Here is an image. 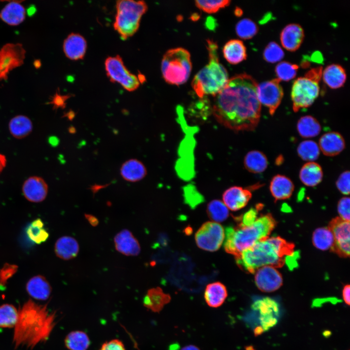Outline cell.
I'll use <instances>...</instances> for the list:
<instances>
[{
	"label": "cell",
	"mask_w": 350,
	"mask_h": 350,
	"mask_svg": "<svg viewBox=\"0 0 350 350\" xmlns=\"http://www.w3.org/2000/svg\"><path fill=\"white\" fill-rule=\"evenodd\" d=\"M323 334L326 337H328L331 335V332L330 331H325L323 332Z\"/></svg>",
	"instance_id": "obj_58"
},
{
	"label": "cell",
	"mask_w": 350,
	"mask_h": 350,
	"mask_svg": "<svg viewBox=\"0 0 350 350\" xmlns=\"http://www.w3.org/2000/svg\"><path fill=\"white\" fill-rule=\"evenodd\" d=\"M342 297L345 303L348 306L350 304V286L345 285L342 290Z\"/></svg>",
	"instance_id": "obj_51"
},
{
	"label": "cell",
	"mask_w": 350,
	"mask_h": 350,
	"mask_svg": "<svg viewBox=\"0 0 350 350\" xmlns=\"http://www.w3.org/2000/svg\"><path fill=\"white\" fill-rule=\"evenodd\" d=\"M322 73V67L313 68L294 81L291 94L294 112L311 106L317 98Z\"/></svg>",
	"instance_id": "obj_8"
},
{
	"label": "cell",
	"mask_w": 350,
	"mask_h": 350,
	"mask_svg": "<svg viewBox=\"0 0 350 350\" xmlns=\"http://www.w3.org/2000/svg\"><path fill=\"white\" fill-rule=\"evenodd\" d=\"M328 227L332 232L334 239V244L331 250L337 254L340 257H349L350 249V221L344 220L340 217H337L332 220Z\"/></svg>",
	"instance_id": "obj_13"
},
{
	"label": "cell",
	"mask_w": 350,
	"mask_h": 350,
	"mask_svg": "<svg viewBox=\"0 0 350 350\" xmlns=\"http://www.w3.org/2000/svg\"><path fill=\"white\" fill-rule=\"evenodd\" d=\"M8 128L10 134L14 138L23 139L32 131L33 123L31 119L24 115H18L12 118L9 122Z\"/></svg>",
	"instance_id": "obj_32"
},
{
	"label": "cell",
	"mask_w": 350,
	"mask_h": 350,
	"mask_svg": "<svg viewBox=\"0 0 350 350\" xmlns=\"http://www.w3.org/2000/svg\"><path fill=\"white\" fill-rule=\"evenodd\" d=\"M180 350H200V349L194 345H188L184 347Z\"/></svg>",
	"instance_id": "obj_56"
},
{
	"label": "cell",
	"mask_w": 350,
	"mask_h": 350,
	"mask_svg": "<svg viewBox=\"0 0 350 350\" xmlns=\"http://www.w3.org/2000/svg\"><path fill=\"white\" fill-rule=\"evenodd\" d=\"M186 191V190H185ZM186 191L185 192V199L188 204L191 207H194L199 204L202 200V196L195 191Z\"/></svg>",
	"instance_id": "obj_49"
},
{
	"label": "cell",
	"mask_w": 350,
	"mask_h": 350,
	"mask_svg": "<svg viewBox=\"0 0 350 350\" xmlns=\"http://www.w3.org/2000/svg\"><path fill=\"white\" fill-rule=\"evenodd\" d=\"M190 52L182 48L167 51L161 61V70L165 81L172 85H180L188 79L192 70Z\"/></svg>",
	"instance_id": "obj_7"
},
{
	"label": "cell",
	"mask_w": 350,
	"mask_h": 350,
	"mask_svg": "<svg viewBox=\"0 0 350 350\" xmlns=\"http://www.w3.org/2000/svg\"><path fill=\"white\" fill-rule=\"evenodd\" d=\"M227 296L226 287L219 281L208 284L204 292V298L207 304L212 308L221 306L224 303Z\"/></svg>",
	"instance_id": "obj_26"
},
{
	"label": "cell",
	"mask_w": 350,
	"mask_h": 350,
	"mask_svg": "<svg viewBox=\"0 0 350 350\" xmlns=\"http://www.w3.org/2000/svg\"><path fill=\"white\" fill-rule=\"evenodd\" d=\"M114 241L116 249L124 255L135 256L140 252L138 241L129 230L121 231L116 235Z\"/></svg>",
	"instance_id": "obj_18"
},
{
	"label": "cell",
	"mask_w": 350,
	"mask_h": 350,
	"mask_svg": "<svg viewBox=\"0 0 350 350\" xmlns=\"http://www.w3.org/2000/svg\"><path fill=\"white\" fill-rule=\"evenodd\" d=\"M228 0H195V5L203 11L208 13H214L220 9L224 8L230 4Z\"/></svg>",
	"instance_id": "obj_43"
},
{
	"label": "cell",
	"mask_w": 350,
	"mask_h": 350,
	"mask_svg": "<svg viewBox=\"0 0 350 350\" xmlns=\"http://www.w3.org/2000/svg\"><path fill=\"white\" fill-rule=\"evenodd\" d=\"M298 156L303 160L313 162L319 156L318 145L313 140H306L301 142L297 148Z\"/></svg>",
	"instance_id": "obj_39"
},
{
	"label": "cell",
	"mask_w": 350,
	"mask_h": 350,
	"mask_svg": "<svg viewBox=\"0 0 350 350\" xmlns=\"http://www.w3.org/2000/svg\"><path fill=\"white\" fill-rule=\"evenodd\" d=\"M298 66L288 62H281L276 66L275 71L280 81H288L294 78L297 73Z\"/></svg>",
	"instance_id": "obj_42"
},
{
	"label": "cell",
	"mask_w": 350,
	"mask_h": 350,
	"mask_svg": "<svg viewBox=\"0 0 350 350\" xmlns=\"http://www.w3.org/2000/svg\"><path fill=\"white\" fill-rule=\"evenodd\" d=\"M79 251V245L77 240L70 236L59 238L54 245L56 256L64 260H69L76 257Z\"/></svg>",
	"instance_id": "obj_27"
},
{
	"label": "cell",
	"mask_w": 350,
	"mask_h": 350,
	"mask_svg": "<svg viewBox=\"0 0 350 350\" xmlns=\"http://www.w3.org/2000/svg\"><path fill=\"white\" fill-rule=\"evenodd\" d=\"M120 173L126 181L136 182L142 179L147 174V170L142 162L137 159H130L121 166Z\"/></svg>",
	"instance_id": "obj_25"
},
{
	"label": "cell",
	"mask_w": 350,
	"mask_h": 350,
	"mask_svg": "<svg viewBox=\"0 0 350 350\" xmlns=\"http://www.w3.org/2000/svg\"><path fill=\"white\" fill-rule=\"evenodd\" d=\"M207 212L209 217L215 222H222L229 215L228 209L219 200L214 199L208 205Z\"/></svg>",
	"instance_id": "obj_40"
},
{
	"label": "cell",
	"mask_w": 350,
	"mask_h": 350,
	"mask_svg": "<svg viewBox=\"0 0 350 350\" xmlns=\"http://www.w3.org/2000/svg\"><path fill=\"white\" fill-rule=\"evenodd\" d=\"M223 52L225 58L231 64L242 62L247 56L245 46L238 39H232L227 42L223 47Z\"/></svg>",
	"instance_id": "obj_30"
},
{
	"label": "cell",
	"mask_w": 350,
	"mask_h": 350,
	"mask_svg": "<svg viewBox=\"0 0 350 350\" xmlns=\"http://www.w3.org/2000/svg\"><path fill=\"white\" fill-rule=\"evenodd\" d=\"M105 67L106 75L112 82L120 84L128 91H133L139 87L141 83L139 77L127 70L119 55L108 57Z\"/></svg>",
	"instance_id": "obj_9"
},
{
	"label": "cell",
	"mask_w": 350,
	"mask_h": 350,
	"mask_svg": "<svg viewBox=\"0 0 350 350\" xmlns=\"http://www.w3.org/2000/svg\"><path fill=\"white\" fill-rule=\"evenodd\" d=\"M6 164V159L3 155L0 154V173Z\"/></svg>",
	"instance_id": "obj_55"
},
{
	"label": "cell",
	"mask_w": 350,
	"mask_h": 350,
	"mask_svg": "<svg viewBox=\"0 0 350 350\" xmlns=\"http://www.w3.org/2000/svg\"><path fill=\"white\" fill-rule=\"evenodd\" d=\"M18 266L15 264L5 263L0 269V285L4 286L7 280L11 278L18 270Z\"/></svg>",
	"instance_id": "obj_45"
},
{
	"label": "cell",
	"mask_w": 350,
	"mask_h": 350,
	"mask_svg": "<svg viewBox=\"0 0 350 350\" xmlns=\"http://www.w3.org/2000/svg\"><path fill=\"white\" fill-rule=\"evenodd\" d=\"M257 86L256 80L246 73L228 79L215 95L212 113L216 120L235 131L254 130L260 121L261 111Z\"/></svg>",
	"instance_id": "obj_1"
},
{
	"label": "cell",
	"mask_w": 350,
	"mask_h": 350,
	"mask_svg": "<svg viewBox=\"0 0 350 350\" xmlns=\"http://www.w3.org/2000/svg\"><path fill=\"white\" fill-rule=\"evenodd\" d=\"M235 29L237 35L244 39L252 38L258 31L257 25L248 18H244L239 21L236 24Z\"/></svg>",
	"instance_id": "obj_41"
},
{
	"label": "cell",
	"mask_w": 350,
	"mask_h": 350,
	"mask_svg": "<svg viewBox=\"0 0 350 350\" xmlns=\"http://www.w3.org/2000/svg\"><path fill=\"white\" fill-rule=\"evenodd\" d=\"M207 48L209 62L195 75L192 82V88L200 98L206 95L215 96L228 80V72L219 61L217 44L207 40Z\"/></svg>",
	"instance_id": "obj_5"
},
{
	"label": "cell",
	"mask_w": 350,
	"mask_h": 350,
	"mask_svg": "<svg viewBox=\"0 0 350 350\" xmlns=\"http://www.w3.org/2000/svg\"><path fill=\"white\" fill-rule=\"evenodd\" d=\"M22 191L24 196L27 200L38 203L46 198L48 192V186L42 177L32 176L25 180Z\"/></svg>",
	"instance_id": "obj_16"
},
{
	"label": "cell",
	"mask_w": 350,
	"mask_h": 350,
	"mask_svg": "<svg viewBox=\"0 0 350 350\" xmlns=\"http://www.w3.org/2000/svg\"><path fill=\"white\" fill-rule=\"evenodd\" d=\"M99 350H126L123 343L120 340L114 339L105 342Z\"/></svg>",
	"instance_id": "obj_48"
},
{
	"label": "cell",
	"mask_w": 350,
	"mask_h": 350,
	"mask_svg": "<svg viewBox=\"0 0 350 350\" xmlns=\"http://www.w3.org/2000/svg\"><path fill=\"white\" fill-rule=\"evenodd\" d=\"M26 233L29 238L37 244L45 242L49 236V233L44 228L43 221L39 218L31 223L27 228Z\"/></svg>",
	"instance_id": "obj_37"
},
{
	"label": "cell",
	"mask_w": 350,
	"mask_h": 350,
	"mask_svg": "<svg viewBox=\"0 0 350 350\" xmlns=\"http://www.w3.org/2000/svg\"><path fill=\"white\" fill-rule=\"evenodd\" d=\"M65 344L69 350H87L90 345V340L85 332L75 331L66 336Z\"/></svg>",
	"instance_id": "obj_36"
},
{
	"label": "cell",
	"mask_w": 350,
	"mask_h": 350,
	"mask_svg": "<svg viewBox=\"0 0 350 350\" xmlns=\"http://www.w3.org/2000/svg\"><path fill=\"white\" fill-rule=\"evenodd\" d=\"M257 210L251 209L245 213L241 219L239 225L247 226L252 224L257 218Z\"/></svg>",
	"instance_id": "obj_50"
},
{
	"label": "cell",
	"mask_w": 350,
	"mask_h": 350,
	"mask_svg": "<svg viewBox=\"0 0 350 350\" xmlns=\"http://www.w3.org/2000/svg\"><path fill=\"white\" fill-rule=\"evenodd\" d=\"M323 176L321 166L315 162L304 164L299 171L301 181L308 187H315L322 181Z\"/></svg>",
	"instance_id": "obj_31"
},
{
	"label": "cell",
	"mask_w": 350,
	"mask_h": 350,
	"mask_svg": "<svg viewBox=\"0 0 350 350\" xmlns=\"http://www.w3.org/2000/svg\"><path fill=\"white\" fill-rule=\"evenodd\" d=\"M350 198L344 197L340 199L337 206V210L340 217L347 221H350Z\"/></svg>",
	"instance_id": "obj_47"
},
{
	"label": "cell",
	"mask_w": 350,
	"mask_h": 350,
	"mask_svg": "<svg viewBox=\"0 0 350 350\" xmlns=\"http://www.w3.org/2000/svg\"><path fill=\"white\" fill-rule=\"evenodd\" d=\"M26 51L20 43H7L0 50V81L6 80L13 69L24 62Z\"/></svg>",
	"instance_id": "obj_11"
},
{
	"label": "cell",
	"mask_w": 350,
	"mask_h": 350,
	"mask_svg": "<svg viewBox=\"0 0 350 350\" xmlns=\"http://www.w3.org/2000/svg\"><path fill=\"white\" fill-rule=\"evenodd\" d=\"M278 79L261 83L257 87V96L260 103L269 109L273 115L280 105L283 96V91Z\"/></svg>",
	"instance_id": "obj_12"
},
{
	"label": "cell",
	"mask_w": 350,
	"mask_h": 350,
	"mask_svg": "<svg viewBox=\"0 0 350 350\" xmlns=\"http://www.w3.org/2000/svg\"><path fill=\"white\" fill-rule=\"evenodd\" d=\"M284 55V52L281 47L274 42L269 43L263 52L264 59L270 63L280 61L283 58Z\"/></svg>",
	"instance_id": "obj_44"
},
{
	"label": "cell",
	"mask_w": 350,
	"mask_h": 350,
	"mask_svg": "<svg viewBox=\"0 0 350 350\" xmlns=\"http://www.w3.org/2000/svg\"><path fill=\"white\" fill-rule=\"evenodd\" d=\"M18 310L10 304L0 306V327L10 328L14 327L18 319Z\"/></svg>",
	"instance_id": "obj_38"
},
{
	"label": "cell",
	"mask_w": 350,
	"mask_h": 350,
	"mask_svg": "<svg viewBox=\"0 0 350 350\" xmlns=\"http://www.w3.org/2000/svg\"><path fill=\"white\" fill-rule=\"evenodd\" d=\"M268 163L266 156L258 150L249 151L244 158L245 169L252 173L257 174L264 172L267 167Z\"/></svg>",
	"instance_id": "obj_33"
},
{
	"label": "cell",
	"mask_w": 350,
	"mask_h": 350,
	"mask_svg": "<svg viewBox=\"0 0 350 350\" xmlns=\"http://www.w3.org/2000/svg\"><path fill=\"white\" fill-rule=\"evenodd\" d=\"M26 288L32 298L39 300L47 299L52 292L49 282L44 277L40 275L31 278L26 284Z\"/></svg>",
	"instance_id": "obj_23"
},
{
	"label": "cell",
	"mask_w": 350,
	"mask_h": 350,
	"mask_svg": "<svg viewBox=\"0 0 350 350\" xmlns=\"http://www.w3.org/2000/svg\"><path fill=\"white\" fill-rule=\"evenodd\" d=\"M322 74L324 83L332 89L342 87L347 78L345 69L338 64H333L328 66Z\"/></svg>",
	"instance_id": "obj_29"
},
{
	"label": "cell",
	"mask_w": 350,
	"mask_h": 350,
	"mask_svg": "<svg viewBox=\"0 0 350 350\" xmlns=\"http://www.w3.org/2000/svg\"><path fill=\"white\" fill-rule=\"evenodd\" d=\"M319 145L324 155L333 157L338 155L344 149L345 142L339 133L329 132L320 137Z\"/></svg>",
	"instance_id": "obj_21"
},
{
	"label": "cell",
	"mask_w": 350,
	"mask_h": 350,
	"mask_svg": "<svg viewBox=\"0 0 350 350\" xmlns=\"http://www.w3.org/2000/svg\"><path fill=\"white\" fill-rule=\"evenodd\" d=\"M251 308L259 314L260 326L264 332L268 331L277 323L280 315L279 304L273 298L266 297L255 300Z\"/></svg>",
	"instance_id": "obj_14"
},
{
	"label": "cell",
	"mask_w": 350,
	"mask_h": 350,
	"mask_svg": "<svg viewBox=\"0 0 350 350\" xmlns=\"http://www.w3.org/2000/svg\"><path fill=\"white\" fill-rule=\"evenodd\" d=\"M170 295L163 292L159 287L149 289L144 297L143 305L155 313L161 311L165 305L170 302Z\"/></svg>",
	"instance_id": "obj_24"
},
{
	"label": "cell",
	"mask_w": 350,
	"mask_h": 350,
	"mask_svg": "<svg viewBox=\"0 0 350 350\" xmlns=\"http://www.w3.org/2000/svg\"><path fill=\"white\" fill-rule=\"evenodd\" d=\"M312 242L314 245L321 250L331 249L334 244L333 234L328 227L319 228L313 232Z\"/></svg>",
	"instance_id": "obj_35"
},
{
	"label": "cell",
	"mask_w": 350,
	"mask_h": 350,
	"mask_svg": "<svg viewBox=\"0 0 350 350\" xmlns=\"http://www.w3.org/2000/svg\"><path fill=\"white\" fill-rule=\"evenodd\" d=\"M264 332L263 328L260 326L258 325L254 328L253 330V333L255 336H258L261 335Z\"/></svg>",
	"instance_id": "obj_54"
},
{
	"label": "cell",
	"mask_w": 350,
	"mask_h": 350,
	"mask_svg": "<svg viewBox=\"0 0 350 350\" xmlns=\"http://www.w3.org/2000/svg\"><path fill=\"white\" fill-rule=\"evenodd\" d=\"M87 44L85 38L78 33H71L65 39L63 48L66 56L70 59L77 60L84 57Z\"/></svg>",
	"instance_id": "obj_20"
},
{
	"label": "cell",
	"mask_w": 350,
	"mask_h": 350,
	"mask_svg": "<svg viewBox=\"0 0 350 350\" xmlns=\"http://www.w3.org/2000/svg\"><path fill=\"white\" fill-rule=\"evenodd\" d=\"M22 1H12L3 8L0 13V18L10 25H17L23 21L25 10L20 3Z\"/></svg>",
	"instance_id": "obj_28"
},
{
	"label": "cell",
	"mask_w": 350,
	"mask_h": 350,
	"mask_svg": "<svg viewBox=\"0 0 350 350\" xmlns=\"http://www.w3.org/2000/svg\"><path fill=\"white\" fill-rule=\"evenodd\" d=\"M276 225L270 214L262 215L251 224L228 227L225 231L224 249L235 257L257 242L268 237Z\"/></svg>",
	"instance_id": "obj_4"
},
{
	"label": "cell",
	"mask_w": 350,
	"mask_h": 350,
	"mask_svg": "<svg viewBox=\"0 0 350 350\" xmlns=\"http://www.w3.org/2000/svg\"><path fill=\"white\" fill-rule=\"evenodd\" d=\"M297 128L299 135L304 138L317 136L321 129L318 121L310 115L301 117L297 122Z\"/></svg>",
	"instance_id": "obj_34"
},
{
	"label": "cell",
	"mask_w": 350,
	"mask_h": 350,
	"mask_svg": "<svg viewBox=\"0 0 350 350\" xmlns=\"http://www.w3.org/2000/svg\"><path fill=\"white\" fill-rule=\"evenodd\" d=\"M255 282L258 288L263 292H272L282 285L281 274L276 268L269 265L262 266L255 272Z\"/></svg>",
	"instance_id": "obj_15"
},
{
	"label": "cell",
	"mask_w": 350,
	"mask_h": 350,
	"mask_svg": "<svg viewBox=\"0 0 350 350\" xmlns=\"http://www.w3.org/2000/svg\"><path fill=\"white\" fill-rule=\"evenodd\" d=\"M34 65L35 68H38L41 65V63L39 60H36L34 63Z\"/></svg>",
	"instance_id": "obj_59"
},
{
	"label": "cell",
	"mask_w": 350,
	"mask_h": 350,
	"mask_svg": "<svg viewBox=\"0 0 350 350\" xmlns=\"http://www.w3.org/2000/svg\"><path fill=\"white\" fill-rule=\"evenodd\" d=\"M35 8L33 6H31L28 9V14L29 16L33 15L35 12Z\"/></svg>",
	"instance_id": "obj_57"
},
{
	"label": "cell",
	"mask_w": 350,
	"mask_h": 350,
	"mask_svg": "<svg viewBox=\"0 0 350 350\" xmlns=\"http://www.w3.org/2000/svg\"><path fill=\"white\" fill-rule=\"evenodd\" d=\"M269 189L276 200H285L292 195L294 190V185L288 177L281 175H277L272 178Z\"/></svg>",
	"instance_id": "obj_22"
},
{
	"label": "cell",
	"mask_w": 350,
	"mask_h": 350,
	"mask_svg": "<svg viewBox=\"0 0 350 350\" xmlns=\"http://www.w3.org/2000/svg\"><path fill=\"white\" fill-rule=\"evenodd\" d=\"M85 216L91 226L95 227L98 225V219L94 216L88 214H85Z\"/></svg>",
	"instance_id": "obj_52"
},
{
	"label": "cell",
	"mask_w": 350,
	"mask_h": 350,
	"mask_svg": "<svg viewBox=\"0 0 350 350\" xmlns=\"http://www.w3.org/2000/svg\"><path fill=\"white\" fill-rule=\"evenodd\" d=\"M294 244L275 236L257 242L235 257L238 266L249 273H254L258 268L266 266L282 267L288 260L297 257Z\"/></svg>",
	"instance_id": "obj_3"
},
{
	"label": "cell",
	"mask_w": 350,
	"mask_h": 350,
	"mask_svg": "<svg viewBox=\"0 0 350 350\" xmlns=\"http://www.w3.org/2000/svg\"><path fill=\"white\" fill-rule=\"evenodd\" d=\"M304 37V31L299 24H289L281 31L280 40L282 46L291 52L297 51L300 46Z\"/></svg>",
	"instance_id": "obj_19"
},
{
	"label": "cell",
	"mask_w": 350,
	"mask_h": 350,
	"mask_svg": "<svg viewBox=\"0 0 350 350\" xmlns=\"http://www.w3.org/2000/svg\"><path fill=\"white\" fill-rule=\"evenodd\" d=\"M55 324V313L51 312L47 304L29 299L18 310L13 336L15 347L33 349L49 338Z\"/></svg>",
	"instance_id": "obj_2"
},
{
	"label": "cell",
	"mask_w": 350,
	"mask_h": 350,
	"mask_svg": "<svg viewBox=\"0 0 350 350\" xmlns=\"http://www.w3.org/2000/svg\"><path fill=\"white\" fill-rule=\"evenodd\" d=\"M336 186L338 190L343 194H350V172L346 171L343 172L336 182Z\"/></svg>",
	"instance_id": "obj_46"
},
{
	"label": "cell",
	"mask_w": 350,
	"mask_h": 350,
	"mask_svg": "<svg viewBox=\"0 0 350 350\" xmlns=\"http://www.w3.org/2000/svg\"><path fill=\"white\" fill-rule=\"evenodd\" d=\"M251 196L252 193L248 189L233 186L224 192L222 197L223 203L228 209L236 211L245 207Z\"/></svg>",
	"instance_id": "obj_17"
},
{
	"label": "cell",
	"mask_w": 350,
	"mask_h": 350,
	"mask_svg": "<svg viewBox=\"0 0 350 350\" xmlns=\"http://www.w3.org/2000/svg\"><path fill=\"white\" fill-rule=\"evenodd\" d=\"M67 98V96H62L56 94L53 101L55 104H56V105H63L64 101Z\"/></svg>",
	"instance_id": "obj_53"
},
{
	"label": "cell",
	"mask_w": 350,
	"mask_h": 350,
	"mask_svg": "<svg viewBox=\"0 0 350 350\" xmlns=\"http://www.w3.org/2000/svg\"><path fill=\"white\" fill-rule=\"evenodd\" d=\"M116 8L113 27L121 37L125 40L138 31L147 5L143 0H120L116 2Z\"/></svg>",
	"instance_id": "obj_6"
},
{
	"label": "cell",
	"mask_w": 350,
	"mask_h": 350,
	"mask_svg": "<svg viewBox=\"0 0 350 350\" xmlns=\"http://www.w3.org/2000/svg\"><path fill=\"white\" fill-rule=\"evenodd\" d=\"M225 239V230L218 223L207 222L196 231L195 240L199 248L210 252L219 249Z\"/></svg>",
	"instance_id": "obj_10"
},
{
	"label": "cell",
	"mask_w": 350,
	"mask_h": 350,
	"mask_svg": "<svg viewBox=\"0 0 350 350\" xmlns=\"http://www.w3.org/2000/svg\"><path fill=\"white\" fill-rule=\"evenodd\" d=\"M246 350H256L252 346H247L245 348Z\"/></svg>",
	"instance_id": "obj_60"
}]
</instances>
